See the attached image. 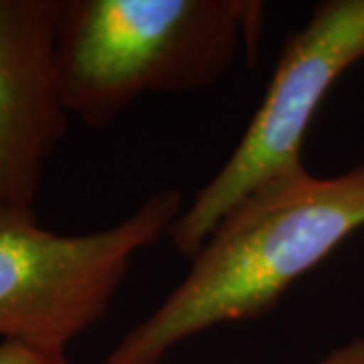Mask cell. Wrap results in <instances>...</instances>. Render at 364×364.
<instances>
[{
	"label": "cell",
	"instance_id": "52a82bcc",
	"mask_svg": "<svg viewBox=\"0 0 364 364\" xmlns=\"http://www.w3.org/2000/svg\"><path fill=\"white\" fill-rule=\"evenodd\" d=\"M314 364H364V338L350 340Z\"/></svg>",
	"mask_w": 364,
	"mask_h": 364
},
{
	"label": "cell",
	"instance_id": "5b68a950",
	"mask_svg": "<svg viewBox=\"0 0 364 364\" xmlns=\"http://www.w3.org/2000/svg\"><path fill=\"white\" fill-rule=\"evenodd\" d=\"M63 0H0V207L35 210L67 130L55 39Z\"/></svg>",
	"mask_w": 364,
	"mask_h": 364
},
{
	"label": "cell",
	"instance_id": "3957f363",
	"mask_svg": "<svg viewBox=\"0 0 364 364\" xmlns=\"http://www.w3.org/2000/svg\"><path fill=\"white\" fill-rule=\"evenodd\" d=\"M182 195L162 188L117 225L61 235L43 229L35 210L0 207V338L45 350L100 322L134 255L170 235Z\"/></svg>",
	"mask_w": 364,
	"mask_h": 364
},
{
	"label": "cell",
	"instance_id": "8992f818",
	"mask_svg": "<svg viewBox=\"0 0 364 364\" xmlns=\"http://www.w3.org/2000/svg\"><path fill=\"white\" fill-rule=\"evenodd\" d=\"M0 364H75L65 352L45 350L23 342H0Z\"/></svg>",
	"mask_w": 364,
	"mask_h": 364
},
{
	"label": "cell",
	"instance_id": "6da1fadb",
	"mask_svg": "<svg viewBox=\"0 0 364 364\" xmlns=\"http://www.w3.org/2000/svg\"><path fill=\"white\" fill-rule=\"evenodd\" d=\"M363 227L364 164L330 178L287 170L215 227L186 277L97 364H158L207 328L259 318Z\"/></svg>",
	"mask_w": 364,
	"mask_h": 364
},
{
	"label": "cell",
	"instance_id": "277c9868",
	"mask_svg": "<svg viewBox=\"0 0 364 364\" xmlns=\"http://www.w3.org/2000/svg\"><path fill=\"white\" fill-rule=\"evenodd\" d=\"M364 59V0H326L287 39L255 116L219 172L170 229L195 257L208 235L261 184L301 166V142L336 79Z\"/></svg>",
	"mask_w": 364,
	"mask_h": 364
},
{
	"label": "cell",
	"instance_id": "7a4b0ae2",
	"mask_svg": "<svg viewBox=\"0 0 364 364\" xmlns=\"http://www.w3.org/2000/svg\"><path fill=\"white\" fill-rule=\"evenodd\" d=\"M257 0H63L55 69L67 116L105 128L148 93L217 83L259 37Z\"/></svg>",
	"mask_w": 364,
	"mask_h": 364
}]
</instances>
